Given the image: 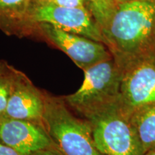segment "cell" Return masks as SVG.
Wrapping results in <instances>:
<instances>
[{"instance_id": "cell-1", "label": "cell", "mask_w": 155, "mask_h": 155, "mask_svg": "<svg viewBox=\"0 0 155 155\" xmlns=\"http://www.w3.org/2000/svg\"><path fill=\"white\" fill-rule=\"evenodd\" d=\"M102 33L114 58L154 52L155 0H137L117 5Z\"/></svg>"}, {"instance_id": "cell-2", "label": "cell", "mask_w": 155, "mask_h": 155, "mask_svg": "<svg viewBox=\"0 0 155 155\" xmlns=\"http://www.w3.org/2000/svg\"><path fill=\"white\" fill-rule=\"evenodd\" d=\"M43 128L64 155H106L98 150L86 119L78 118L63 98L44 94Z\"/></svg>"}, {"instance_id": "cell-3", "label": "cell", "mask_w": 155, "mask_h": 155, "mask_svg": "<svg viewBox=\"0 0 155 155\" xmlns=\"http://www.w3.org/2000/svg\"><path fill=\"white\" fill-rule=\"evenodd\" d=\"M90 123L97 147L106 155H144L131 121L120 99L83 116Z\"/></svg>"}, {"instance_id": "cell-4", "label": "cell", "mask_w": 155, "mask_h": 155, "mask_svg": "<svg viewBox=\"0 0 155 155\" xmlns=\"http://www.w3.org/2000/svg\"><path fill=\"white\" fill-rule=\"evenodd\" d=\"M83 71L84 80L77 91L62 97L71 109L84 116L120 99L121 71L114 58Z\"/></svg>"}, {"instance_id": "cell-5", "label": "cell", "mask_w": 155, "mask_h": 155, "mask_svg": "<svg viewBox=\"0 0 155 155\" xmlns=\"http://www.w3.org/2000/svg\"><path fill=\"white\" fill-rule=\"evenodd\" d=\"M121 71L120 101L129 113L155 104V54L114 58Z\"/></svg>"}, {"instance_id": "cell-6", "label": "cell", "mask_w": 155, "mask_h": 155, "mask_svg": "<svg viewBox=\"0 0 155 155\" xmlns=\"http://www.w3.org/2000/svg\"><path fill=\"white\" fill-rule=\"evenodd\" d=\"M35 32L66 54L83 71L113 58L111 51L103 42L65 32L48 23L37 24Z\"/></svg>"}, {"instance_id": "cell-7", "label": "cell", "mask_w": 155, "mask_h": 155, "mask_svg": "<svg viewBox=\"0 0 155 155\" xmlns=\"http://www.w3.org/2000/svg\"><path fill=\"white\" fill-rule=\"evenodd\" d=\"M32 20L35 26L38 23H48L65 32L106 45L99 25L86 7L71 8L54 5L34 6Z\"/></svg>"}, {"instance_id": "cell-8", "label": "cell", "mask_w": 155, "mask_h": 155, "mask_svg": "<svg viewBox=\"0 0 155 155\" xmlns=\"http://www.w3.org/2000/svg\"><path fill=\"white\" fill-rule=\"evenodd\" d=\"M0 142L20 155H32L54 144L44 128L26 120L0 116Z\"/></svg>"}, {"instance_id": "cell-9", "label": "cell", "mask_w": 155, "mask_h": 155, "mask_svg": "<svg viewBox=\"0 0 155 155\" xmlns=\"http://www.w3.org/2000/svg\"><path fill=\"white\" fill-rule=\"evenodd\" d=\"M44 93H41L22 73L17 71L14 86L2 116L26 120L43 128Z\"/></svg>"}, {"instance_id": "cell-10", "label": "cell", "mask_w": 155, "mask_h": 155, "mask_svg": "<svg viewBox=\"0 0 155 155\" xmlns=\"http://www.w3.org/2000/svg\"><path fill=\"white\" fill-rule=\"evenodd\" d=\"M33 7L32 0H0V30L9 35L32 34Z\"/></svg>"}, {"instance_id": "cell-11", "label": "cell", "mask_w": 155, "mask_h": 155, "mask_svg": "<svg viewBox=\"0 0 155 155\" xmlns=\"http://www.w3.org/2000/svg\"><path fill=\"white\" fill-rule=\"evenodd\" d=\"M131 121L144 152L155 150V104L131 112Z\"/></svg>"}, {"instance_id": "cell-12", "label": "cell", "mask_w": 155, "mask_h": 155, "mask_svg": "<svg viewBox=\"0 0 155 155\" xmlns=\"http://www.w3.org/2000/svg\"><path fill=\"white\" fill-rule=\"evenodd\" d=\"M17 71L5 61H0V116L5 113Z\"/></svg>"}, {"instance_id": "cell-13", "label": "cell", "mask_w": 155, "mask_h": 155, "mask_svg": "<svg viewBox=\"0 0 155 155\" xmlns=\"http://www.w3.org/2000/svg\"><path fill=\"white\" fill-rule=\"evenodd\" d=\"M86 7L91 12L101 31L106 28L115 12L114 0H86Z\"/></svg>"}, {"instance_id": "cell-14", "label": "cell", "mask_w": 155, "mask_h": 155, "mask_svg": "<svg viewBox=\"0 0 155 155\" xmlns=\"http://www.w3.org/2000/svg\"><path fill=\"white\" fill-rule=\"evenodd\" d=\"M51 5H57L59 7H71V8H81V7H86V0H54Z\"/></svg>"}, {"instance_id": "cell-15", "label": "cell", "mask_w": 155, "mask_h": 155, "mask_svg": "<svg viewBox=\"0 0 155 155\" xmlns=\"http://www.w3.org/2000/svg\"><path fill=\"white\" fill-rule=\"evenodd\" d=\"M32 155H64L55 145L44 149V150L38 151Z\"/></svg>"}, {"instance_id": "cell-16", "label": "cell", "mask_w": 155, "mask_h": 155, "mask_svg": "<svg viewBox=\"0 0 155 155\" xmlns=\"http://www.w3.org/2000/svg\"><path fill=\"white\" fill-rule=\"evenodd\" d=\"M0 155H20L16 150L0 142Z\"/></svg>"}, {"instance_id": "cell-17", "label": "cell", "mask_w": 155, "mask_h": 155, "mask_svg": "<svg viewBox=\"0 0 155 155\" xmlns=\"http://www.w3.org/2000/svg\"><path fill=\"white\" fill-rule=\"evenodd\" d=\"M34 6H43L51 5L54 0H32Z\"/></svg>"}, {"instance_id": "cell-18", "label": "cell", "mask_w": 155, "mask_h": 155, "mask_svg": "<svg viewBox=\"0 0 155 155\" xmlns=\"http://www.w3.org/2000/svg\"><path fill=\"white\" fill-rule=\"evenodd\" d=\"M131 1H137V0H114L116 5H119V4L127 2H131Z\"/></svg>"}, {"instance_id": "cell-19", "label": "cell", "mask_w": 155, "mask_h": 155, "mask_svg": "<svg viewBox=\"0 0 155 155\" xmlns=\"http://www.w3.org/2000/svg\"><path fill=\"white\" fill-rule=\"evenodd\" d=\"M144 155H155V150H151L144 153Z\"/></svg>"}, {"instance_id": "cell-20", "label": "cell", "mask_w": 155, "mask_h": 155, "mask_svg": "<svg viewBox=\"0 0 155 155\" xmlns=\"http://www.w3.org/2000/svg\"><path fill=\"white\" fill-rule=\"evenodd\" d=\"M154 53H155V49H154Z\"/></svg>"}, {"instance_id": "cell-21", "label": "cell", "mask_w": 155, "mask_h": 155, "mask_svg": "<svg viewBox=\"0 0 155 155\" xmlns=\"http://www.w3.org/2000/svg\"><path fill=\"white\" fill-rule=\"evenodd\" d=\"M154 54H155V53H154Z\"/></svg>"}]
</instances>
